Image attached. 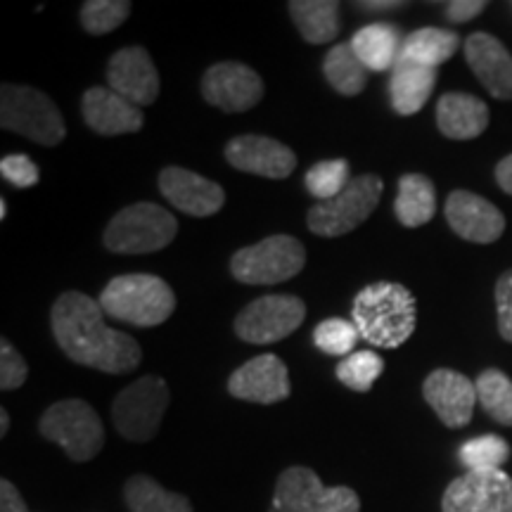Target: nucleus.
Instances as JSON below:
<instances>
[{
    "instance_id": "nucleus-1",
    "label": "nucleus",
    "mask_w": 512,
    "mask_h": 512,
    "mask_svg": "<svg viewBox=\"0 0 512 512\" xmlns=\"http://www.w3.org/2000/svg\"><path fill=\"white\" fill-rule=\"evenodd\" d=\"M50 325L57 347L79 366L121 375L143 361V349L126 332L105 323L100 302L83 292H64L50 311Z\"/></svg>"
},
{
    "instance_id": "nucleus-2",
    "label": "nucleus",
    "mask_w": 512,
    "mask_h": 512,
    "mask_svg": "<svg viewBox=\"0 0 512 512\" xmlns=\"http://www.w3.org/2000/svg\"><path fill=\"white\" fill-rule=\"evenodd\" d=\"M351 323L370 347L396 349L406 344L415 332L418 304L408 287L380 280L356 294L351 306Z\"/></svg>"
},
{
    "instance_id": "nucleus-3",
    "label": "nucleus",
    "mask_w": 512,
    "mask_h": 512,
    "mask_svg": "<svg viewBox=\"0 0 512 512\" xmlns=\"http://www.w3.org/2000/svg\"><path fill=\"white\" fill-rule=\"evenodd\" d=\"M105 316L138 328H155L176 311V294L166 280L152 273H126L112 278L100 294Z\"/></svg>"
},
{
    "instance_id": "nucleus-4",
    "label": "nucleus",
    "mask_w": 512,
    "mask_h": 512,
    "mask_svg": "<svg viewBox=\"0 0 512 512\" xmlns=\"http://www.w3.org/2000/svg\"><path fill=\"white\" fill-rule=\"evenodd\" d=\"M0 126L46 147L60 145L67 136L55 102L38 88L19 83H5L0 88Z\"/></svg>"
},
{
    "instance_id": "nucleus-5",
    "label": "nucleus",
    "mask_w": 512,
    "mask_h": 512,
    "mask_svg": "<svg viewBox=\"0 0 512 512\" xmlns=\"http://www.w3.org/2000/svg\"><path fill=\"white\" fill-rule=\"evenodd\" d=\"M178 235L171 211L152 202H138L114 214L105 228V247L114 254H152L169 247Z\"/></svg>"
},
{
    "instance_id": "nucleus-6",
    "label": "nucleus",
    "mask_w": 512,
    "mask_h": 512,
    "mask_svg": "<svg viewBox=\"0 0 512 512\" xmlns=\"http://www.w3.org/2000/svg\"><path fill=\"white\" fill-rule=\"evenodd\" d=\"M38 430L76 463L93 460L105 446V427L91 403L81 399L57 401L43 413Z\"/></svg>"
},
{
    "instance_id": "nucleus-7",
    "label": "nucleus",
    "mask_w": 512,
    "mask_h": 512,
    "mask_svg": "<svg viewBox=\"0 0 512 512\" xmlns=\"http://www.w3.org/2000/svg\"><path fill=\"white\" fill-rule=\"evenodd\" d=\"M306 266V249L292 235H271L242 247L230 259V273L245 285H278L292 280Z\"/></svg>"
},
{
    "instance_id": "nucleus-8",
    "label": "nucleus",
    "mask_w": 512,
    "mask_h": 512,
    "mask_svg": "<svg viewBox=\"0 0 512 512\" xmlns=\"http://www.w3.org/2000/svg\"><path fill=\"white\" fill-rule=\"evenodd\" d=\"M382 190L384 183L380 176H356L335 200L313 204L309 216H306V226L318 238H342L370 219V214L380 204Z\"/></svg>"
},
{
    "instance_id": "nucleus-9",
    "label": "nucleus",
    "mask_w": 512,
    "mask_h": 512,
    "mask_svg": "<svg viewBox=\"0 0 512 512\" xmlns=\"http://www.w3.org/2000/svg\"><path fill=\"white\" fill-rule=\"evenodd\" d=\"M271 512H361V498L349 486H325L311 467H287L278 477Z\"/></svg>"
},
{
    "instance_id": "nucleus-10",
    "label": "nucleus",
    "mask_w": 512,
    "mask_h": 512,
    "mask_svg": "<svg viewBox=\"0 0 512 512\" xmlns=\"http://www.w3.org/2000/svg\"><path fill=\"white\" fill-rule=\"evenodd\" d=\"M169 408V384L162 377L145 375L119 392L112 406L114 427L128 441L155 437Z\"/></svg>"
},
{
    "instance_id": "nucleus-11",
    "label": "nucleus",
    "mask_w": 512,
    "mask_h": 512,
    "mask_svg": "<svg viewBox=\"0 0 512 512\" xmlns=\"http://www.w3.org/2000/svg\"><path fill=\"white\" fill-rule=\"evenodd\" d=\"M306 318V304L294 294H266L235 318V332L247 344H275L290 337Z\"/></svg>"
},
{
    "instance_id": "nucleus-12",
    "label": "nucleus",
    "mask_w": 512,
    "mask_h": 512,
    "mask_svg": "<svg viewBox=\"0 0 512 512\" xmlns=\"http://www.w3.org/2000/svg\"><path fill=\"white\" fill-rule=\"evenodd\" d=\"M441 512H512L508 472H465L446 486Z\"/></svg>"
},
{
    "instance_id": "nucleus-13",
    "label": "nucleus",
    "mask_w": 512,
    "mask_h": 512,
    "mask_svg": "<svg viewBox=\"0 0 512 512\" xmlns=\"http://www.w3.org/2000/svg\"><path fill=\"white\" fill-rule=\"evenodd\" d=\"M202 98L221 112L240 114L264 98V81L242 62H219L202 76Z\"/></svg>"
},
{
    "instance_id": "nucleus-14",
    "label": "nucleus",
    "mask_w": 512,
    "mask_h": 512,
    "mask_svg": "<svg viewBox=\"0 0 512 512\" xmlns=\"http://www.w3.org/2000/svg\"><path fill=\"white\" fill-rule=\"evenodd\" d=\"M230 396L240 401L261 403V406H271L280 403L290 396V370H287L283 358L275 354L254 356L245 366H240L230 375L228 380Z\"/></svg>"
},
{
    "instance_id": "nucleus-15",
    "label": "nucleus",
    "mask_w": 512,
    "mask_h": 512,
    "mask_svg": "<svg viewBox=\"0 0 512 512\" xmlns=\"http://www.w3.org/2000/svg\"><path fill=\"white\" fill-rule=\"evenodd\" d=\"M107 86L131 105L145 107L159 98V74L150 53L140 46L117 50L107 64Z\"/></svg>"
},
{
    "instance_id": "nucleus-16",
    "label": "nucleus",
    "mask_w": 512,
    "mask_h": 512,
    "mask_svg": "<svg viewBox=\"0 0 512 512\" xmlns=\"http://www.w3.org/2000/svg\"><path fill=\"white\" fill-rule=\"evenodd\" d=\"M422 396L430 403L437 418L451 430H460L472 420L477 406V387L470 377L458 370L439 368L427 375Z\"/></svg>"
},
{
    "instance_id": "nucleus-17",
    "label": "nucleus",
    "mask_w": 512,
    "mask_h": 512,
    "mask_svg": "<svg viewBox=\"0 0 512 512\" xmlns=\"http://www.w3.org/2000/svg\"><path fill=\"white\" fill-rule=\"evenodd\" d=\"M446 221L458 238L477 245H491L505 233L503 211L467 190H453L448 195Z\"/></svg>"
},
{
    "instance_id": "nucleus-18",
    "label": "nucleus",
    "mask_w": 512,
    "mask_h": 512,
    "mask_svg": "<svg viewBox=\"0 0 512 512\" xmlns=\"http://www.w3.org/2000/svg\"><path fill=\"white\" fill-rule=\"evenodd\" d=\"M223 155H226V162L233 169L273 178V181H283L297 166V155L290 147L280 143V140L254 136V133L230 140Z\"/></svg>"
},
{
    "instance_id": "nucleus-19",
    "label": "nucleus",
    "mask_w": 512,
    "mask_h": 512,
    "mask_svg": "<svg viewBox=\"0 0 512 512\" xmlns=\"http://www.w3.org/2000/svg\"><path fill=\"white\" fill-rule=\"evenodd\" d=\"M159 190L178 211L197 219L219 214L226 204V192L219 183L181 166H166L159 174Z\"/></svg>"
},
{
    "instance_id": "nucleus-20",
    "label": "nucleus",
    "mask_w": 512,
    "mask_h": 512,
    "mask_svg": "<svg viewBox=\"0 0 512 512\" xmlns=\"http://www.w3.org/2000/svg\"><path fill=\"white\" fill-rule=\"evenodd\" d=\"M81 114L88 128H93L100 136L136 133L145 124L143 110L114 93L110 86L88 88L81 98Z\"/></svg>"
},
{
    "instance_id": "nucleus-21",
    "label": "nucleus",
    "mask_w": 512,
    "mask_h": 512,
    "mask_svg": "<svg viewBox=\"0 0 512 512\" xmlns=\"http://www.w3.org/2000/svg\"><path fill=\"white\" fill-rule=\"evenodd\" d=\"M465 60L496 100H512V55L496 36L484 31L467 36Z\"/></svg>"
},
{
    "instance_id": "nucleus-22",
    "label": "nucleus",
    "mask_w": 512,
    "mask_h": 512,
    "mask_svg": "<svg viewBox=\"0 0 512 512\" xmlns=\"http://www.w3.org/2000/svg\"><path fill=\"white\" fill-rule=\"evenodd\" d=\"M437 126L451 140L479 138L489 128V107L470 93H446L437 102Z\"/></svg>"
},
{
    "instance_id": "nucleus-23",
    "label": "nucleus",
    "mask_w": 512,
    "mask_h": 512,
    "mask_svg": "<svg viewBox=\"0 0 512 512\" xmlns=\"http://www.w3.org/2000/svg\"><path fill=\"white\" fill-rule=\"evenodd\" d=\"M437 83V69L422 67V64L401 60L394 64L389 76V100L396 114L411 117L427 105Z\"/></svg>"
},
{
    "instance_id": "nucleus-24",
    "label": "nucleus",
    "mask_w": 512,
    "mask_h": 512,
    "mask_svg": "<svg viewBox=\"0 0 512 512\" xmlns=\"http://www.w3.org/2000/svg\"><path fill=\"white\" fill-rule=\"evenodd\" d=\"M351 48L368 72H387L399 62L403 41L401 31L394 24H366L351 38Z\"/></svg>"
},
{
    "instance_id": "nucleus-25",
    "label": "nucleus",
    "mask_w": 512,
    "mask_h": 512,
    "mask_svg": "<svg viewBox=\"0 0 512 512\" xmlns=\"http://www.w3.org/2000/svg\"><path fill=\"white\" fill-rule=\"evenodd\" d=\"M394 214L401 226L420 228L437 214V190L422 174H406L399 178V195L394 200Z\"/></svg>"
},
{
    "instance_id": "nucleus-26",
    "label": "nucleus",
    "mask_w": 512,
    "mask_h": 512,
    "mask_svg": "<svg viewBox=\"0 0 512 512\" xmlns=\"http://www.w3.org/2000/svg\"><path fill=\"white\" fill-rule=\"evenodd\" d=\"M299 34L311 46H325L339 34V3L337 0H292L287 5Z\"/></svg>"
},
{
    "instance_id": "nucleus-27",
    "label": "nucleus",
    "mask_w": 512,
    "mask_h": 512,
    "mask_svg": "<svg viewBox=\"0 0 512 512\" xmlns=\"http://www.w3.org/2000/svg\"><path fill=\"white\" fill-rule=\"evenodd\" d=\"M460 36L451 29H439V27H422L415 29L413 34L403 38L401 48V60L422 64V67H434L444 64L456 55L460 48Z\"/></svg>"
},
{
    "instance_id": "nucleus-28",
    "label": "nucleus",
    "mask_w": 512,
    "mask_h": 512,
    "mask_svg": "<svg viewBox=\"0 0 512 512\" xmlns=\"http://www.w3.org/2000/svg\"><path fill=\"white\" fill-rule=\"evenodd\" d=\"M124 501L131 512H192L188 496L171 494L157 479L147 475L128 479L124 486Z\"/></svg>"
},
{
    "instance_id": "nucleus-29",
    "label": "nucleus",
    "mask_w": 512,
    "mask_h": 512,
    "mask_svg": "<svg viewBox=\"0 0 512 512\" xmlns=\"http://www.w3.org/2000/svg\"><path fill=\"white\" fill-rule=\"evenodd\" d=\"M325 79L339 95H358L363 93L368 83V69L358 60L351 43H337L328 50L323 60Z\"/></svg>"
},
{
    "instance_id": "nucleus-30",
    "label": "nucleus",
    "mask_w": 512,
    "mask_h": 512,
    "mask_svg": "<svg viewBox=\"0 0 512 512\" xmlns=\"http://www.w3.org/2000/svg\"><path fill=\"white\" fill-rule=\"evenodd\" d=\"M477 403L498 425L512 427V380L503 370L489 368L477 377Z\"/></svg>"
},
{
    "instance_id": "nucleus-31",
    "label": "nucleus",
    "mask_w": 512,
    "mask_h": 512,
    "mask_svg": "<svg viewBox=\"0 0 512 512\" xmlns=\"http://www.w3.org/2000/svg\"><path fill=\"white\" fill-rule=\"evenodd\" d=\"M460 463L467 472H496L508 463L510 444L498 434H482L460 446Z\"/></svg>"
},
{
    "instance_id": "nucleus-32",
    "label": "nucleus",
    "mask_w": 512,
    "mask_h": 512,
    "mask_svg": "<svg viewBox=\"0 0 512 512\" xmlns=\"http://www.w3.org/2000/svg\"><path fill=\"white\" fill-rule=\"evenodd\" d=\"M306 190L320 202L335 200L337 195H342L347 190V185L354 181L351 178V169L347 159H325V162L313 164L306 171Z\"/></svg>"
},
{
    "instance_id": "nucleus-33",
    "label": "nucleus",
    "mask_w": 512,
    "mask_h": 512,
    "mask_svg": "<svg viewBox=\"0 0 512 512\" xmlns=\"http://www.w3.org/2000/svg\"><path fill=\"white\" fill-rule=\"evenodd\" d=\"M384 370V361L380 354H375V351H354V354L342 358V361L337 363L335 373H337V380L344 384V387H349L351 392H361L366 394L373 389V384L377 377L382 375Z\"/></svg>"
},
{
    "instance_id": "nucleus-34",
    "label": "nucleus",
    "mask_w": 512,
    "mask_h": 512,
    "mask_svg": "<svg viewBox=\"0 0 512 512\" xmlns=\"http://www.w3.org/2000/svg\"><path fill=\"white\" fill-rule=\"evenodd\" d=\"M131 15L128 0H86L81 5V27L93 36L112 34Z\"/></svg>"
},
{
    "instance_id": "nucleus-35",
    "label": "nucleus",
    "mask_w": 512,
    "mask_h": 512,
    "mask_svg": "<svg viewBox=\"0 0 512 512\" xmlns=\"http://www.w3.org/2000/svg\"><path fill=\"white\" fill-rule=\"evenodd\" d=\"M358 337L361 335H358L356 325L344 318H325L313 330V344H316L318 351L328 356H351Z\"/></svg>"
},
{
    "instance_id": "nucleus-36",
    "label": "nucleus",
    "mask_w": 512,
    "mask_h": 512,
    "mask_svg": "<svg viewBox=\"0 0 512 512\" xmlns=\"http://www.w3.org/2000/svg\"><path fill=\"white\" fill-rule=\"evenodd\" d=\"M29 377V366L19 351L12 347L8 339L0 342V389L3 392H12L19 389Z\"/></svg>"
},
{
    "instance_id": "nucleus-37",
    "label": "nucleus",
    "mask_w": 512,
    "mask_h": 512,
    "mask_svg": "<svg viewBox=\"0 0 512 512\" xmlns=\"http://www.w3.org/2000/svg\"><path fill=\"white\" fill-rule=\"evenodd\" d=\"M0 174L8 183L15 185V188H34L41 178V171L38 166L31 162L27 155H8L0 162Z\"/></svg>"
},
{
    "instance_id": "nucleus-38",
    "label": "nucleus",
    "mask_w": 512,
    "mask_h": 512,
    "mask_svg": "<svg viewBox=\"0 0 512 512\" xmlns=\"http://www.w3.org/2000/svg\"><path fill=\"white\" fill-rule=\"evenodd\" d=\"M496 311L498 335L512 344V268L505 271L496 283Z\"/></svg>"
},
{
    "instance_id": "nucleus-39",
    "label": "nucleus",
    "mask_w": 512,
    "mask_h": 512,
    "mask_svg": "<svg viewBox=\"0 0 512 512\" xmlns=\"http://www.w3.org/2000/svg\"><path fill=\"white\" fill-rule=\"evenodd\" d=\"M486 10L484 0H453L446 5V17L453 24H465Z\"/></svg>"
},
{
    "instance_id": "nucleus-40",
    "label": "nucleus",
    "mask_w": 512,
    "mask_h": 512,
    "mask_svg": "<svg viewBox=\"0 0 512 512\" xmlns=\"http://www.w3.org/2000/svg\"><path fill=\"white\" fill-rule=\"evenodd\" d=\"M0 512H29L17 486L8 482V479L0 482Z\"/></svg>"
},
{
    "instance_id": "nucleus-41",
    "label": "nucleus",
    "mask_w": 512,
    "mask_h": 512,
    "mask_svg": "<svg viewBox=\"0 0 512 512\" xmlns=\"http://www.w3.org/2000/svg\"><path fill=\"white\" fill-rule=\"evenodd\" d=\"M406 3H401V0H361V3H356L358 10L363 12H392V10H399L403 8Z\"/></svg>"
},
{
    "instance_id": "nucleus-42",
    "label": "nucleus",
    "mask_w": 512,
    "mask_h": 512,
    "mask_svg": "<svg viewBox=\"0 0 512 512\" xmlns=\"http://www.w3.org/2000/svg\"><path fill=\"white\" fill-rule=\"evenodd\" d=\"M496 181L501 185L503 192L512 195V155H508L505 159H501L496 166Z\"/></svg>"
},
{
    "instance_id": "nucleus-43",
    "label": "nucleus",
    "mask_w": 512,
    "mask_h": 512,
    "mask_svg": "<svg viewBox=\"0 0 512 512\" xmlns=\"http://www.w3.org/2000/svg\"><path fill=\"white\" fill-rule=\"evenodd\" d=\"M8 427H10V418H8V411L3 408V411H0V434H3V437L8 434Z\"/></svg>"
},
{
    "instance_id": "nucleus-44",
    "label": "nucleus",
    "mask_w": 512,
    "mask_h": 512,
    "mask_svg": "<svg viewBox=\"0 0 512 512\" xmlns=\"http://www.w3.org/2000/svg\"><path fill=\"white\" fill-rule=\"evenodd\" d=\"M8 216V202L0 200V219H5Z\"/></svg>"
}]
</instances>
